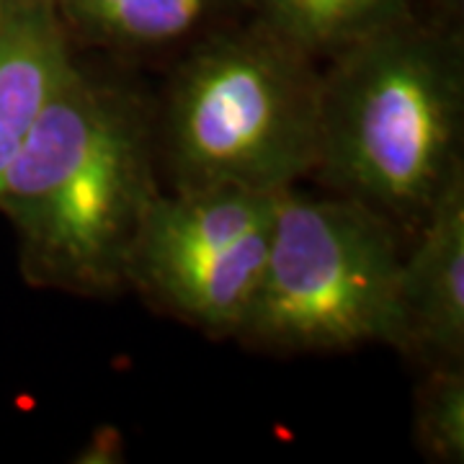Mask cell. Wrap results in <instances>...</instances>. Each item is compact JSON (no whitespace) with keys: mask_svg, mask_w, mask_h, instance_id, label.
Segmentation results:
<instances>
[{"mask_svg":"<svg viewBox=\"0 0 464 464\" xmlns=\"http://www.w3.org/2000/svg\"><path fill=\"white\" fill-rule=\"evenodd\" d=\"M160 194L155 116L72 57L0 183L21 276L36 289L111 297Z\"/></svg>","mask_w":464,"mask_h":464,"instance_id":"6da1fadb","label":"cell"},{"mask_svg":"<svg viewBox=\"0 0 464 464\" xmlns=\"http://www.w3.org/2000/svg\"><path fill=\"white\" fill-rule=\"evenodd\" d=\"M462 130V44L413 11L335 52L320 70L315 173L398 230H418L464 168Z\"/></svg>","mask_w":464,"mask_h":464,"instance_id":"7a4b0ae2","label":"cell"},{"mask_svg":"<svg viewBox=\"0 0 464 464\" xmlns=\"http://www.w3.org/2000/svg\"><path fill=\"white\" fill-rule=\"evenodd\" d=\"M320 67L258 21L209 34L155 121L170 188L284 191L315 173Z\"/></svg>","mask_w":464,"mask_h":464,"instance_id":"3957f363","label":"cell"},{"mask_svg":"<svg viewBox=\"0 0 464 464\" xmlns=\"http://www.w3.org/2000/svg\"><path fill=\"white\" fill-rule=\"evenodd\" d=\"M398 237L364 201L279 191L264 274L235 341L286 356L392 346Z\"/></svg>","mask_w":464,"mask_h":464,"instance_id":"277c9868","label":"cell"},{"mask_svg":"<svg viewBox=\"0 0 464 464\" xmlns=\"http://www.w3.org/2000/svg\"><path fill=\"white\" fill-rule=\"evenodd\" d=\"M395 286L392 346L426 366L464 359V168L418 225Z\"/></svg>","mask_w":464,"mask_h":464,"instance_id":"5b68a950","label":"cell"},{"mask_svg":"<svg viewBox=\"0 0 464 464\" xmlns=\"http://www.w3.org/2000/svg\"><path fill=\"white\" fill-rule=\"evenodd\" d=\"M276 197L232 186L160 191L134 235L124 286L142 297L176 271L230 248L274 217Z\"/></svg>","mask_w":464,"mask_h":464,"instance_id":"8992f818","label":"cell"},{"mask_svg":"<svg viewBox=\"0 0 464 464\" xmlns=\"http://www.w3.org/2000/svg\"><path fill=\"white\" fill-rule=\"evenodd\" d=\"M54 0H14L0 24V183L72 60Z\"/></svg>","mask_w":464,"mask_h":464,"instance_id":"52a82bcc","label":"cell"},{"mask_svg":"<svg viewBox=\"0 0 464 464\" xmlns=\"http://www.w3.org/2000/svg\"><path fill=\"white\" fill-rule=\"evenodd\" d=\"M219 0H54L70 39L109 50H158L181 42Z\"/></svg>","mask_w":464,"mask_h":464,"instance_id":"ba28073f","label":"cell"},{"mask_svg":"<svg viewBox=\"0 0 464 464\" xmlns=\"http://www.w3.org/2000/svg\"><path fill=\"white\" fill-rule=\"evenodd\" d=\"M258 21L313 60H328L356 39L413 11V0H246Z\"/></svg>","mask_w":464,"mask_h":464,"instance_id":"9c48e42d","label":"cell"},{"mask_svg":"<svg viewBox=\"0 0 464 464\" xmlns=\"http://www.w3.org/2000/svg\"><path fill=\"white\" fill-rule=\"evenodd\" d=\"M413 439L436 464L464 462V364H431L415 390Z\"/></svg>","mask_w":464,"mask_h":464,"instance_id":"30bf717a","label":"cell"},{"mask_svg":"<svg viewBox=\"0 0 464 464\" xmlns=\"http://www.w3.org/2000/svg\"><path fill=\"white\" fill-rule=\"evenodd\" d=\"M11 3H14V0H0V24H3V18H5V14H8Z\"/></svg>","mask_w":464,"mask_h":464,"instance_id":"8fae6325","label":"cell"}]
</instances>
